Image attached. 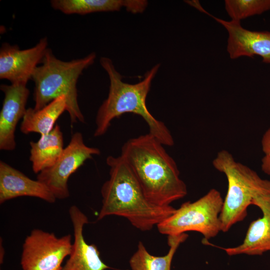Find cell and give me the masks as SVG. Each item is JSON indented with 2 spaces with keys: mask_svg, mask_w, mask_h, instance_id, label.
<instances>
[{
  "mask_svg": "<svg viewBox=\"0 0 270 270\" xmlns=\"http://www.w3.org/2000/svg\"><path fill=\"white\" fill-rule=\"evenodd\" d=\"M262 169L266 174L270 176V156H264L262 160Z\"/></svg>",
  "mask_w": 270,
  "mask_h": 270,
  "instance_id": "cell-21",
  "label": "cell"
},
{
  "mask_svg": "<svg viewBox=\"0 0 270 270\" xmlns=\"http://www.w3.org/2000/svg\"><path fill=\"white\" fill-rule=\"evenodd\" d=\"M96 58V54L92 52L82 58L64 61L48 48L32 78L34 84V108L40 110L56 98L64 96L72 126L78 122L84 123L78 100L76 84L83 71L94 64Z\"/></svg>",
  "mask_w": 270,
  "mask_h": 270,
  "instance_id": "cell-4",
  "label": "cell"
},
{
  "mask_svg": "<svg viewBox=\"0 0 270 270\" xmlns=\"http://www.w3.org/2000/svg\"><path fill=\"white\" fill-rule=\"evenodd\" d=\"M100 153L98 148L86 146L82 134L76 132L56 164L38 173L36 180L44 184L56 199H65L70 196L68 182L70 176L86 160Z\"/></svg>",
  "mask_w": 270,
  "mask_h": 270,
  "instance_id": "cell-8",
  "label": "cell"
},
{
  "mask_svg": "<svg viewBox=\"0 0 270 270\" xmlns=\"http://www.w3.org/2000/svg\"><path fill=\"white\" fill-rule=\"evenodd\" d=\"M186 233L168 236L169 250L164 256L150 254L144 244L140 242L138 248L130 260L132 270H170L172 262L176 250L188 238Z\"/></svg>",
  "mask_w": 270,
  "mask_h": 270,
  "instance_id": "cell-18",
  "label": "cell"
},
{
  "mask_svg": "<svg viewBox=\"0 0 270 270\" xmlns=\"http://www.w3.org/2000/svg\"><path fill=\"white\" fill-rule=\"evenodd\" d=\"M106 163L110 168V177L101 188L102 206L98 220L109 216H122L144 232L157 226L175 212L176 208L171 206H157L148 199L120 156H108Z\"/></svg>",
  "mask_w": 270,
  "mask_h": 270,
  "instance_id": "cell-2",
  "label": "cell"
},
{
  "mask_svg": "<svg viewBox=\"0 0 270 270\" xmlns=\"http://www.w3.org/2000/svg\"><path fill=\"white\" fill-rule=\"evenodd\" d=\"M20 196L39 198L49 203L56 198L48 188L2 160L0 161V203Z\"/></svg>",
  "mask_w": 270,
  "mask_h": 270,
  "instance_id": "cell-13",
  "label": "cell"
},
{
  "mask_svg": "<svg viewBox=\"0 0 270 270\" xmlns=\"http://www.w3.org/2000/svg\"><path fill=\"white\" fill-rule=\"evenodd\" d=\"M223 202L220 192L212 188L195 202L183 203L157 225L158 231L168 236L196 232L207 241L221 232L220 215Z\"/></svg>",
  "mask_w": 270,
  "mask_h": 270,
  "instance_id": "cell-6",
  "label": "cell"
},
{
  "mask_svg": "<svg viewBox=\"0 0 270 270\" xmlns=\"http://www.w3.org/2000/svg\"><path fill=\"white\" fill-rule=\"evenodd\" d=\"M252 204L260 208L262 216L250 223L240 244L222 248L230 256L242 254L261 256L270 251V194L257 196L253 200Z\"/></svg>",
  "mask_w": 270,
  "mask_h": 270,
  "instance_id": "cell-14",
  "label": "cell"
},
{
  "mask_svg": "<svg viewBox=\"0 0 270 270\" xmlns=\"http://www.w3.org/2000/svg\"><path fill=\"white\" fill-rule=\"evenodd\" d=\"M50 2L53 8L66 14L118 11L122 8L132 13H142L148 4L144 0H52Z\"/></svg>",
  "mask_w": 270,
  "mask_h": 270,
  "instance_id": "cell-15",
  "label": "cell"
},
{
  "mask_svg": "<svg viewBox=\"0 0 270 270\" xmlns=\"http://www.w3.org/2000/svg\"><path fill=\"white\" fill-rule=\"evenodd\" d=\"M73 226L74 240L72 252L62 270H105L110 268L100 257L94 244H88L83 234L84 226L88 222L87 216L76 206L69 209Z\"/></svg>",
  "mask_w": 270,
  "mask_h": 270,
  "instance_id": "cell-12",
  "label": "cell"
},
{
  "mask_svg": "<svg viewBox=\"0 0 270 270\" xmlns=\"http://www.w3.org/2000/svg\"><path fill=\"white\" fill-rule=\"evenodd\" d=\"M214 168L224 173L228 182L227 193L220 215L221 232H227L248 214L254 198L270 194V180L262 179L254 170L237 162L228 151H220L212 161Z\"/></svg>",
  "mask_w": 270,
  "mask_h": 270,
  "instance_id": "cell-5",
  "label": "cell"
},
{
  "mask_svg": "<svg viewBox=\"0 0 270 270\" xmlns=\"http://www.w3.org/2000/svg\"><path fill=\"white\" fill-rule=\"evenodd\" d=\"M224 4L231 20L239 22L270 10V0H226Z\"/></svg>",
  "mask_w": 270,
  "mask_h": 270,
  "instance_id": "cell-19",
  "label": "cell"
},
{
  "mask_svg": "<svg viewBox=\"0 0 270 270\" xmlns=\"http://www.w3.org/2000/svg\"><path fill=\"white\" fill-rule=\"evenodd\" d=\"M262 146L265 156H270V128L263 135L262 140Z\"/></svg>",
  "mask_w": 270,
  "mask_h": 270,
  "instance_id": "cell-20",
  "label": "cell"
},
{
  "mask_svg": "<svg viewBox=\"0 0 270 270\" xmlns=\"http://www.w3.org/2000/svg\"><path fill=\"white\" fill-rule=\"evenodd\" d=\"M212 17L225 28L228 34L227 51L232 59L240 56H260L262 62L270 64V32L252 31L242 27L240 22L226 21Z\"/></svg>",
  "mask_w": 270,
  "mask_h": 270,
  "instance_id": "cell-11",
  "label": "cell"
},
{
  "mask_svg": "<svg viewBox=\"0 0 270 270\" xmlns=\"http://www.w3.org/2000/svg\"><path fill=\"white\" fill-rule=\"evenodd\" d=\"M164 146L148 133L128 140L122 146L120 155L148 199L162 206H170L188 192L176 162Z\"/></svg>",
  "mask_w": 270,
  "mask_h": 270,
  "instance_id": "cell-1",
  "label": "cell"
},
{
  "mask_svg": "<svg viewBox=\"0 0 270 270\" xmlns=\"http://www.w3.org/2000/svg\"><path fill=\"white\" fill-rule=\"evenodd\" d=\"M46 38L34 46L20 50L16 45L4 43L0 49V78L11 84H26L40 64L48 49Z\"/></svg>",
  "mask_w": 270,
  "mask_h": 270,
  "instance_id": "cell-9",
  "label": "cell"
},
{
  "mask_svg": "<svg viewBox=\"0 0 270 270\" xmlns=\"http://www.w3.org/2000/svg\"><path fill=\"white\" fill-rule=\"evenodd\" d=\"M72 246L70 234L58 238L53 232L34 229L23 244L22 270H62V263Z\"/></svg>",
  "mask_w": 270,
  "mask_h": 270,
  "instance_id": "cell-7",
  "label": "cell"
},
{
  "mask_svg": "<svg viewBox=\"0 0 270 270\" xmlns=\"http://www.w3.org/2000/svg\"><path fill=\"white\" fill-rule=\"evenodd\" d=\"M66 110L64 96L56 98L38 110L29 108L22 119L20 130L25 134L32 132L38 133L40 136L46 134L54 128L56 122Z\"/></svg>",
  "mask_w": 270,
  "mask_h": 270,
  "instance_id": "cell-17",
  "label": "cell"
},
{
  "mask_svg": "<svg viewBox=\"0 0 270 270\" xmlns=\"http://www.w3.org/2000/svg\"><path fill=\"white\" fill-rule=\"evenodd\" d=\"M30 160L32 169L38 174L54 166L63 152L64 138L60 128L56 124L48 134L40 136L36 142H30Z\"/></svg>",
  "mask_w": 270,
  "mask_h": 270,
  "instance_id": "cell-16",
  "label": "cell"
},
{
  "mask_svg": "<svg viewBox=\"0 0 270 270\" xmlns=\"http://www.w3.org/2000/svg\"><path fill=\"white\" fill-rule=\"evenodd\" d=\"M4 99L0 112V150L12 151L16 146L15 132L26 112L30 91L26 84H2Z\"/></svg>",
  "mask_w": 270,
  "mask_h": 270,
  "instance_id": "cell-10",
  "label": "cell"
},
{
  "mask_svg": "<svg viewBox=\"0 0 270 270\" xmlns=\"http://www.w3.org/2000/svg\"><path fill=\"white\" fill-rule=\"evenodd\" d=\"M100 64L108 76L110 87L108 98L100 106L96 114L94 136L104 135L113 120L130 112L142 117L148 127V133L164 146H172L174 140L170 130L163 122L153 116L146 104L152 82L160 64L154 66L147 72L142 80L130 84L122 80V75L116 70L110 58L102 57Z\"/></svg>",
  "mask_w": 270,
  "mask_h": 270,
  "instance_id": "cell-3",
  "label": "cell"
}]
</instances>
